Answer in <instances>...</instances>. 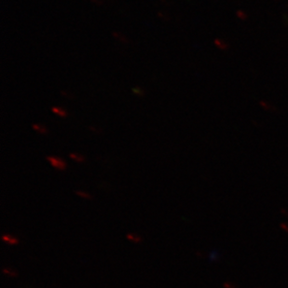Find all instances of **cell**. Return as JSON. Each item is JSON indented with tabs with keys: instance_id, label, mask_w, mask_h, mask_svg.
<instances>
[{
	"instance_id": "8",
	"label": "cell",
	"mask_w": 288,
	"mask_h": 288,
	"mask_svg": "<svg viewBox=\"0 0 288 288\" xmlns=\"http://www.w3.org/2000/svg\"><path fill=\"white\" fill-rule=\"evenodd\" d=\"M238 17H240V19L244 20L246 19V14L242 11H238Z\"/></svg>"
},
{
	"instance_id": "5",
	"label": "cell",
	"mask_w": 288,
	"mask_h": 288,
	"mask_svg": "<svg viewBox=\"0 0 288 288\" xmlns=\"http://www.w3.org/2000/svg\"><path fill=\"white\" fill-rule=\"evenodd\" d=\"M113 36L115 37L116 39H119V40H120L121 42H127L128 43V39L126 37H124L121 33H119V32H113Z\"/></svg>"
},
{
	"instance_id": "6",
	"label": "cell",
	"mask_w": 288,
	"mask_h": 288,
	"mask_svg": "<svg viewBox=\"0 0 288 288\" xmlns=\"http://www.w3.org/2000/svg\"><path fill=\"white\" fill-rule=\"evenodd\" d=\"M215 43L216 45V47L221 48V49H226L227 48V44L225 42H223L220 39H216L215 40Z\"/></svg>"
},
{
	"instance_id": "4",
	"label": "cell",
	"mask_w": 288,
	"mask_h": 288,
	"mask_svg": "<svg viewBox=\"0 0 288 288\" xmlns=\"http://www.w3.org/2000/svg\"><path fill=\"white\" fill-rule=\"evenodd\" d=\"M70 158L73 159V160H75L77 163H82V162H84V158H83V156H81V155H79V154H70Z\"/></svg>"
},
{
	"instance_id": "3",
	"label": "cell",
	"mask_w": 288,
	"mask_h": 288,
	"mask_svg": "<svg viewBox=\"0 0 288 288\" xmlns=\"http://www.w3.org/2000/svg\"><path fill=\"white\" fill-rule=\"evenodd\" d=\"M33 129L41 135H46L48 133L47 128L44 125L39 124V123L33 125Z\"/></svg>"
},
{
	"instance_id": "7",
	"label": "cell",
	"mask_w": 288,
	"mask_h": 288,
	"mask_svg": "<svg viewBox=\"0 0 288 288\" xmlns=\"http://www.w3.org/2000/svg\"><path fill=\"white\" fill-rule=\"evenodd\" d=\"M134 93H135V95H137L138 96H144V91H143V89L138 88V87H135V88H134Z\"/></svg>"
},
{
	"instance_id": "9",
	"label": "cell",
	"mask_w": 288,
	"mask_h": 288,
	"mask_svg": "<svg viewBox=\"0 0 288 288\" xmlns=\"http://www.w3.org/2000/svg\"><path fill=\"white\" fill-rule=\"evenodd\" d=\"M158 16H159L160 18H163V19L167 20L166 19V16H165V13H164V12H161V11H160V12L158 13Z\"/></svg>"
},
{
	"instance_id": "10",
	"label": "cell",
	"mask_w": 288,
	"mask_h": 288,
	"mask_svg": "<svg viewBox=\"0 0 288 288\" xmlns=\"http://www.w3.org/2000/svg\"><path fill=\"white\" fill-rule=\"evenodd\" d=\"M93 3H96V4H98V5H101L102 4V2H100V0H91Z\"/></svg>"
},
{
	"instance_id": "2",
	"label": "cell",
	"mask_w": 288,
	"mask_h": 288,
	"mask_svg": "<svg viewBox=\"0 0 288 288\" xmlns=\"http://www.w3.org/2000/svg\"><path fill=\"white\" fill-rule=\"evenodd\" d=\"M51 110H52V112H53L54 114L60 116V117H62V118H65V117H67V116L68 115V111H67V110H65L64 108L59 107V106H54V107H52Z\"/></svg>"
},
{
	"instance_id": "1",
	"label": "cell",
	"mask_w": 288,
	"mask_h": 288,
	"mask_svg": "<svg viewBox=\"0 0 288 288\" xmlns=\"http://www.w3.org/2000/svg\"><path fill=\"white\" fill-rule=\"evenodd\" d=\"M49 164H51L54 168L59 169V170H65L67 168V164L60 158L53 157V156H48L47 158Z\"/></svg>"
}]
</instances>
